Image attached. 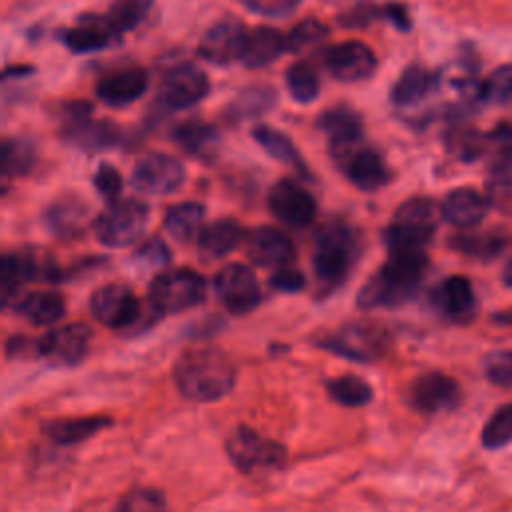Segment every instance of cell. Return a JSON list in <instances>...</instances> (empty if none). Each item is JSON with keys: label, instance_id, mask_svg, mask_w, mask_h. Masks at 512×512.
I'll list each match as a JSON object with an SVG mask.
<instances>
[{"label": "cell", "instance_id": "6da1fadb", "mask_svg": "<svg viewBox=\"0 0 512 512\" xmlns=\"http://www.w3.org/2000/svg\"><path fill=\"white\" fill-rule=\"evenodd\" d=\"M428 272L424 248H390L386 262L358 292V306L364 310L396 308L412 300Z\"/></svg>", "mask_w": 512, "mask_h": 512}, {"label": "cell", "instance_id": "7a4b0ae2", "mask_svg": "<svg viewBox=\"0 0 512 512\" xmlns=\"http://www.w3.org/2000/svg\"><path fill=\"white\" fill-rule=\"evenodd\" d=\"M174 382L188 400L216 402L234 388L236 368L218 348H190L174 364Z\"/></svg>", "mask_w": 512, "mask_h": 512}, {"label": "cell", "instance_id": "3957f363", "mask_svg": "<svg viewBox=\"0 0 512 512\" xmlns=\"http://www.w3.org/2000/svg\"><path fill=\"white\" fill-rule=\"evenodd\" d=\"M360 254L358 234L344 222H326L314 238L312 268L316 280L326 288L340 286L352 272Z\"/></svg>", "mask_w": 512, "mask_h": 512}, {"label": "cell", "instance_id": "277c9868", "mask_svg": "<svg viewBox=\"0 0 512 512\" xmlns=\"http://www.w3.org/2000/svg\"><path fill=\"white\" fill-rule=\"evenodd\" d=\"M438 206L424 196L408 198L398 206L390 226L384 230V242L390 248H424L438 226Z\"/></svg>", "mask_w": 512, "mask_h": 512}, {"label": "cell", "instance_id": "5b68a950", "mask_svg": "<svg viewBox=\"0 0 512 512\" xmlns=\"http://www.w3.org/2000/svg\"><path fill=\"white\" fill-rule=\"evenodd\" d=\"M154 312L176 314L194 308L206 298V280L190 268H172L160 272L148 290Z\"/></svg>", "mask_w": 512, "mask_h": 512}, {"label": "cell", "instance_id": "8992f818", "mask_svg": "<svg viewBox=\"0 0 512 512\" xmlns=\"http://www.w3.org/2000/svg\"><path fill=\"white\" fill-rule=\"evenodd\" d=\"M148 218L150 208L146 202L136 198L116 200L94 220V234L104 246L124 248L144 234Z\"/></svg>", "mask_w": 512, "mask_h": 512}, {"label": "cell", "instance_id": "52a82bcc", "mask_svg": "<svg viewBox=\"0 0 512 512\" xmlns=\"http://www.w3.org/2000/svg\"><path fill=\"white\" fill-rule=\"evenodd\" d=\"M226 452L232 464L244 472H262L282 468L286 462V448L248 426H238L226 440Z\"/></svg>", "mask_w": 512, "mask_h": 512}, {"label": "cell", "instance_id": "ba28073f", "mask_svg": "<svg viewBox=\"0 0 512 512\" xmlns=\"http://www.w3.org/2000/svg\"><path fill=\"white\" fill-rule=\"evenodd\" d=\"M388 334L372 322H352L318 340V346L354 362H374L388 348Z\"/></svg>", "mask_w": 512, "mask_h": 512}, {"label": "cell", "instance_id": "9c48e42d", "mask_svg": "<svg viewBox=\"0 0 512 512\" xmlns=\"http://www.w3.org/2000/svg\"><path fill=\"white\" fill-rule=\"evenodd\" d=\"M62 138L86 152H102L118 146L122 136L114 124L106 120H92L90 106L86 102H76L66 106Z\"/></svg>", "mask_w": 512, "mask_h": 512}, {"label": "cell", "instance_id": "30bf717a", "mask_svg": "<svg viewBox=\"0 0 512 512\" xmlns=\"http://www.w3.org/2000/svg\"><path fill=\"white\" fill-rule=\"evenodd\" d=\"M186 172L178 158L162 152H152L140 158L130 174L134 190L150 196H166L184 184Z\"/></svg>", "mask_w": 512, "mask_h": 512}, {"label": "cell", "instance_id": "8fae6325", "mask_svg": "<svg viewBox=\"0 0 512 512\" xmlns=\"http://www.w3.org/2000/svg\"><path fill=\"white\" fill-rule=\"evenodd\" d=\"M210 92L208 76L194 64L170 68L160 82L158 100L168 110H186L196 106Z\"/></svg>", "mask_w": 512, "mask_h": 512}, {"label": "cell", "instance_id": "7c38bea8", "mask_svg": "<svg viewBox=\"0 0 512 512\" xmlns=\"http://www.w3.org/2000/svg\"><path fill=\"white\" fill-rule=\"evenodd\" d=\"M334 158L346 178L364 192H374L390 180V170L380 152L370 146H360V142L334 150Z\"/></svg>", "mask_w": 512, "mask_h": 512}, {"label": "cell", "instance_id": "4fadbf2b", "mask_svg": "<svg viewBox=\"0 0 512 512\" xmlns=\"http://www.w3.org/2000/svg\"><path fill=\"white\" fill-rule=\"evenodd\" d=\"M218 300L230 314H248L260 304V286L254 272L244 264H228L214 278Z\"/></svg>", "mask_w": 512, "mask_h": 512}, {"label": "cell", "instance_id": "5bb4252c", "mask_svg": "<svg viewBox=\"0 0 512 512\" xmlns=\"http://www.w3.org/2000/svg\"><path fill=\"white\" fill-rule=\"evenodd\" d=\"M322 62L328 74L340 82L366 80L378 68L376 54L360 40H346L326 48L322 52Z\"/></svg>", "mask_w": 512, "mask_h": 512}, {"label": "cell", "instance_id": "9a60e30c", "mask_svg": "<svg viewBox=\"0 0 512 512\" xmlns=\"http://www.w3.org/2000/svg\"><path fill=\"white\" fill-rule=\"evenodd\" d=\"M90 328L86 324H64L38 338V356L54 366H74L84 360L90 346Z\"/></svg>", "mask_w": 512, "mask_h": 512}, {"label": "cell", "instance_id": "2e32d148", "mask_svg": "<svg viewBox=\"0 0 512 512\" xmlns=\"http://www.w3.org/2000/svg\"><path fill=\"white\" fill-rule=\"evenodd\" d=\"M92 316L114 330L130 328L140 318V302L134 292L122 284H106L90 298Z\"/></svg>", "mask_w": 512, "mask_h": 512}, {"label": "cell", "instance_id": "e0dca14e", "mask_svg": "<svg viewBox=\"0 0 512 512\" xmlns=\"http://www.w3.org/2000/svg\"><path fill=\"white\" fill-rule=\"evenodd\" d=\"M246 34L248 30L238 18L226 16L206 30L198 44V56L214 66H228L240 60Z\"/></svg>", "mask_w": 512, "mask_h": 512}, {"label": "cell", "instance_id": "ac0fdd59", "mask_svg": "<svg viewBox=\"0 0 512 512\" xmlns=\"http://www.w3.org/2000/svg\"><path fill=\"white\" fill-rule=\"evenodd\" d=\"M270 212L284 224L302 228L316 218V200L314 196L298 182L284 178L278 180L268 192Z\"/></svg>", "mask_w": 512, "mask_h": 512}, {"label": "cell", "instance_id": "d6986e66", "mask_svg": "<svg viewBox=\"0 0 512 512\" xmlns=\"http://www.w3.org/2000/svg\"><path fill=\"white\" fill-rule=\"evenodd\" d=\"M460 386L454 378L442 372L418 376L408 390V402L422 414H438L454 410L460 404Z\"/></svg>", "mask_w": 512, "mask_h": 512}, {"label": "cell", "instance_id": "ffe728a7", "mask_svg": "<svg viewBox=\"0 0 512 512\" xmlns=\"http://www.w3.org/2000/svg\"><path fill=\"white\" fill-rule=\"evenodd\" d=\"M246 256L260 268L290 266L296 256L292 240L278 228L260 226L246 238Z\"/></svg>", "mask_w": 512, "mask_h": 512}, {"label": "cell", "instance_id": "44dd1931", "mask_svg": "<svg viewBox=\"0 0 512 512\" xmlns=\"http://www.w3.org/2000/svg\"><path fill=\"white\" fill-rule=\"evenodd\" d=\"M432 306L452 322H468L476 312V294L466 276L444 278L430 294Z\"/></svg>", "mask_w": 512, "mask_h": 512}, {"label": "cell", "instance_id": "7402d4cb", "mask_svg": "<svg viewBox=\"0 0 512 512\" xmlns=\"http://www.w3.org/2000/svg\"><path fill=\"white\" fill-rule=\"evenodd\" d=\"M148 90V72L144 68H120L116 72H110L96 84V98L110 106V108H122L128 106L144 96Z\"/></svg>", "mask_w": 512, "mask_h": 512}, {"label": "cell", "instance_id": "603a6c76", "mask_svg": "<svg viewBox=\"0 0 512 512\" xmlns=\"http://www.w3.org/2000/svg\"><path fill=\"white\" fill-rule=\"evenodd\" d=\"M118 32L106 16H80L72 28H66L62 42L74 54H88L108 48L116 40Z\"/></svg>", "mask_w": 512, "mask_h": 512}, {"label": "cell", "instance_id": "cb8c5ba5", "mask_svg": "<svg viewBox=\"0 0 512 512\" xmlns=\"http://www.w3.org/2000/svg\"><path fill=\"white\" fill-rule=\"evenodd\" d=\"M488 208L490 204L486 196H482L474 188L464 186V188H454L446 194L440 206V214L448 224L468 230L478 226L484 220Z\"/></svg>", "mask_w": 512, "mask_h": 512}, {"label": "cell", "instance_id": "d4e9b609", "mask_svg": "<svg viewBox=\"0 0 512 512\" xmlns=\"http://www.w3.org/2000/svg\"><path fill=\"white\" fill-rule=\"evenodd\" d=\"M440 84V72L428 70L420 64H410L398 76L396 84L390 90V100L400 108H410L426 100L436 92Z\"/></svg>", "mask_w": 512, "mask_h": 512}, {"label": "cell", "instance_id": "484cf974", "mask_svg": "<svg viewBox=\"0 0 512 512\" xmlns=\"http://www.w3.org/2000/svg\"><path fill=\"white\" fill-rule=\"evenodd\" d=\"M86 220H88V204L82 198L72 194L60 196L44 212L46 228L60 238L78 236Z\"/></svg>", "mask_w": 512, "mask_h": 512}, {"label": "cell", "instance_id": "4316f807", "mask_svg": "<svg viewBox=\"0 0 512 512\" xmlns=\"http://www.w3.org/2000/svg\"><path fill=\"white\" fill-rule=\"evenodd\" d=\"M282 52H286V36L276 28L258 26L246 34L240 62L246 68H264L278 60Z\"/></svg>", "mask_w": 512, "mask_h": 512}, {"label": "cell", "instance_id": "83f0119b", "mask_svg": "<svg viewBox=\"0 0 512 512\" xmlns=\"http://www.w3.org/2000/svg\"><path fill=\"white\" fill-rule=\"evenodd\" d=\"M316 124L330 138L332 150L346 148L362 140V118L348 106L328 108Z\"/></svg>", "mask_w": 512, "mask_h": 512}, {"label": "cell", "instance_id": "f1b7e54d", "mask_svg": "<svg viewBox=\"0 0 512 512\" xmlns=\"http://www.w3.org/2000/svg\"><path fill=\"white\" fill-rule=\"evenodd\" d=\"M172 140L190 156L200 160H210L216 156L220 146V134L214 126L200 122V120H188L178 124L172 130Z\"/></svg>", "mask_w": 512, "mask_h": 512}, {"label": "cell", "instance_id": "f546056e", "mask_svg": "<svg viewBox=\"0 0 512 512\" xmlns=\"http://www.w3.org/2000/svg\"><path fill=\"white\" fill-rule=\"evenodd\" d=\"M242 240V228L236 220L222 218L202 228L198 234V252L204 260H220L236 250Z\"/></svg>", "mask_w": 512, "mask_h": 512}, {"label": "cell", "instance_id": "4dcf8cb0", "mask_svg": "<svg viewBox=\"0 0 512 512\" xmlns=\"http://www.w3.org/2000/svg\"><path fill=\"white\" fill-rule=\"evenodd\" d=\"M444 146L454 158L462 162H474L490 150V140L488 134L480 132L478 128L456 120L444 134Z\"/></svg>", "mask_w": 512, "mask_h": 512}, {"label": "cell", "instance_id": "1f68e13d", "mask_svg": "<svg viewBox=\"0 0 512 512\" xmlns=\"http://www.w3.org/2000/svg\"><path fill=\"white\" fill-rule=\"evenodd\" d=\"M12 308L36 326H52L64 316V300L56 292H32L20 296Z\"/></svg>", "mask_w": 512, "mask_h": 512}, {"label": "cell", "instance_id": "d6a6232c", "mask_svg": "<svg viewBox=\"0 0 512 512\" xmlns=\"http://www.w3.org/2000/svg\"><path fill=\"white\" fill-rule=\"evenodd\" d=\"M112 422L106 416H86V418H64V420H54L44 426L46 436L56 442V444H78L84 442L86 438L98 434L100 430L108 428Z\"/></svg>", "mask_w": 512, "mask_h": 512}, {"label": "cell", "instance_id": "836d02e7", "mask_svg": "<svg viewBox=\"0 0 512 512\" xmlns=\"http://www.w3.org/2000/svg\"><path fill=\"white\" fill-rule=\"evenodd\" d=\"M204 206L198 202H180L166 210L164 228L178 242H190L198 238L204 224Z\"/></svg>", "mask_w": 512, "mask_h": 512}, {"label": "cell", "instance_id": "e575fe53", "mask_svg": "<svg viewBox=\"0 0 512 512\" xmlns=\"http://www.w3.org/2000/svg\"><path fill=\"white\" fill-rule=\"evenodd\" d=\"M252 138L258 142V146H260L268 156H272L274 160H278V162H282V164L294 168V170L300 172V174H306V164H304L302 156L298 154L296 146L292 144V140H290L286 134H282V132L276 130V128H270V126L260 124V126H256V128L252 130Z\"/></svg>", "mask_w": 512, "mask_h": 512}, {"label": "cell", "instance_id": "d590c367", "mask_svg": "<svg viewBox=\"0 0 512 512\" xmlns=\"http://www.w3.org/2000/svg\"><path fill=\"white\" fill-rule=\"evenodd\" d=\"M36 146L30 138L24 136H10L2 142V178L4 182L8 178L26 176L34 164H36Z\"/></svg>", "mask_w": 512, "mask_h": 512}, {"label": "cell", "instance_id": "8d00e7d4", "mask_svg": "<svg viewBox=\"0 0 512 512\" xmlns=\"http://www.w3.org/2000/svg\"><path fill=\"white\" fill-rule=\"evenodd\" d=\"M276 104V92L266 86H250L236 94V98L228 104L226 116L232 122L248 120L268 112Z\"/></svg>", "mask_w": 512, "mask_h": 512}, {"label": "cell", "instance_id": "74e56055", "mask_svg": "<svg viewBox=\"0 0 512 512\" xmlns=\"http://www.w3.org/2000/svg\"><path fill=\"white\" fill-rule=\"evenodd\" d=\"M450 246L470 258L492 260L504 250L506 238L500 232H462L450 240Z\"/></svg>", "mask_w": 512, "mask_h": 512}, {"label": "cell", "instance_id": "f35d334b", "mask_svg": "<svg viewBox=\"0 0 512 512\" xmlns=\"http://www.w3.org/2000/svg\"><path fill=\"white\" fill-rule=\"evenodd\" d=\"M326 390L334 402L348 408H358L372 400V388L354 374H344L340 378L328 380Z\"/></svg>", "mask_w": 512, "mask_h": 512}, {"label": "cell", "instance_id": "ab89813d", "mask_svg": "<svg viewBox=\"0 0 512 512\" xmlns=\"http://www.w3.org/2000/svg\"><path fill=\"white\" fill-rule=\"evenodd\" d=\"M286 90L298 104H310L320 92L316 70L306 62H296L286 70Z\"/></svg>", "mask_w": 512, "mask_h": 512}, {"label": "cell", "instance_id": "60d3db41", "mask_svg": "<svg viewBox=\"0 0 512 512\" xmlns=\"http://www.w3.org/2000/svg\"><path fill=\"white\" fill-rule=\"evenodd\" d=\"M154 0H114L108 8V22L114 26L118 34L126 30H134L150 12Z\"/></svg>", "mask_w": 512, "mask_h": 512}, {"label": "cell", "instance_id": "b9f144b4", "mask_svg": "<svg viewBox=\"0 0 512 512\" xmlns=\"http://www.w3.org/2000/svg\"><path fill=\"white\" fill-rule=\"evenodd\" d=\"M480 440H482V446L488 450H498L512 442V402L500 406L486 420Z\"/></svg>", "mask_w": 512, "mask_h": 512}, {"label": "cell", "instance_id": "7bdbcfd3", "mask_svg": "<svg viewBox=\"0 0 512 512\" xmlns=\"http://www.w3.org/2000/svg\"><path fill=\"white\" fill-rule=\"evenodd\" d=\"M330 34L328 26L316 18H306L290 28L286 34V50L288 52H304L322 40H326Z\"/></svg>", "mask_w": 512, "mask_h": 512}, {"label": "cell", "instance_id": "ee69618b", "mask_svg": "<svg viewBox=\"0 0 512 512\" xmlns=\"http://www.w3.org/2000/svg\"><path fill=\"white\" fill-rule=\"evenodd\" d=\"M480 100L486 104H504L512 100V64L494 68L480 82Z\"/></svg>", "mask_w": 512, "mask_h": 512}, {"label": "cell", "instance_id": "f6af8a7d", "mask_svg": "<svg viewBox=\"0 0 512 512\" xmlns=\"http://www.w3.org/2000/svg\"><path fill=\"white\" fill-rule=\"evenodd\" d=\"M114 512H168V504L160 490L134 488L120 498Z\"/></svg>", "mask_w": 512, "mask_h": 512}, {"label": "cell", "instance_id": "bcb514c9", "mask_svg": "<svg viewBox=\"0 0 512 512\" xmlns=\"http://www.w3.org/2000/svg\"><path fill=\"white\" fill-rule=\"evenodd\" d=\"M486 200L490 208L512 216V172L490 174L486 182Z\"/></svg>", "mask_w": 512, "mask_h": 512}, {"label": "cell", "instance_id": "7dc6e473", "mask_svg": "<svg viewBox=\"0 0 512 512\" xmlns=\"http://www.w3.org/2000/svg\"><path fill=\"white\" fill-rule=\"evenodd\" d=\"M484 376L500 388H512V350H496L484 358Z\"/></svg>", "mask_w": 512, "mask_h": 512}, {"label": "cell", "instance_id": "c3c4849f", "mask_svg": "<svg viewBox=\"0 0 512 512\" xmlns=\"http://www.w3.org/2000/svg\"><path fill=\"white\" fill-rule=\"evenodd\" d=\"M92 184H94V188L98 190V194H100L108 204L120 200L118 196H120V190H122V176H120V172H118L114 166L102 162V164L96 168L94 176H92Z\"/></svg>", "mask_w": 512, "mask_h": 512}, {"label": "cell", "instance_id": "681fc988", "mask_svg": "<svg viewBox=\"0 0 512 512\" xmlns=\"http://www.w3.org/2000/svg\"><path fill=\"white\" fill-rule=\"evenodd\" d=\"M246 10L266 16V18H282L296 10L300 0H240Z\"/></svg>", "mask_w": 512, "mask_h": 512}, {"label": "cell", "instance_id": "f907efd6", "mask_svg": "<svg viewBox=\"0 0 512 512\" xmlns=\"http://www.w3.org/2000/svg\"><path fill=\"white\" fill-rule=\"evenodd\" d=\"M136 260L148 264V266H160L170 260V250L160 238H150L136 250Z\"/></svg>", "mask_w": 512, "mask_h": 512}, {"label": "cell", "instance_id": "816d5d0a", "mask_svg": "<svg viewBox=\"0 0 512 512\" xmlns=\"http://www.w3.org/2000/svg\"><path fill=\"white\" fill-rule=\"evenodd\" d=\"M270 286L280 292H298L304 288V274L292 266L276 268L270 276Z\"/></svg>", "mask_w": 512, "mask_h": 512}, {"label": "cell", "instance_id": "f5cc1de1", "mask_svg": "<svg viewBox=\"0 0 512 512\" xmlns=\"http://www.w3.org/2000/svg\"><path fill=\"white\" fill-rule=\"evenodd\" d=\"M26 354H38V340H32L26 336H12L6 342V356L22 358Z\"/></svg>", "mask_w": 512, "mask_h": 512}, {"label": "cell", "instance_id": "db71d44e", "mask_svg": "<svg viewBox=\"0 0 512 512\" xmlns=\"http://www.w3.org/2000/svg\"><path fill=\"white\" fill-rule=\"evenodd\" d=\"M490 148H512V124L500 122L492 132H488Z\"/></svg>", "mask_w": 512, "mask_h": 512}, {"label": "cell", "instance_id": "11a10c76", "mask_svg": "<svg viewBox=\"0 0 512 512\" xmlns=\"http://www.w3.org/2000/svg\"><path fill=\"white\" fill-rule=\"evenodd\" d=\"M502 282H504L508 288H512V258L506 262V266H504V270H502Z\"/></svg>", "mask_w": 512, "mask_h": 512}, {"label": "cell", "instance_id": "9f6ffc18", "mask_svg": "<svg viewBox=\"0 0 512 512\" xmlns=\"http://www.w3.org/2000/svg\"><path fill=\"white\" fill-rule=\"evenodd\" d=\"M496 320L502 324H512V312H502L496 316Z\"/></svg>", "mask_w": 512, "mask_h": 512}]
</instances>
